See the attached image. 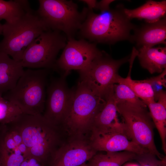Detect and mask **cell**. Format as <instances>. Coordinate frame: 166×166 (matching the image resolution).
Here are the masks:
<instances>
[{"label": "cell", "instance_id": "83f0119b", "mask_svg": "<svg viewBox=\"0 0 166 166\" xmlns=\"http://www.w3.org/2000/svg\"><path fill=\"white\" fill-rule=\"evenodd\" d=\"M114 1L113 0H102L97 2L96 9L100 10L101 12L108 10L110 9V4Z\"/></svg>", "mask_w": 166, "mask_h": 166}, {"label": "cell", "instance_id": "2e32d148", "mask_svg": "<svg viewBox=\"0 0 166 166\" xmlns=\"http://www.w3.org/2000/svg\"><path fill=\"white\" fill-rule=\"evenodd\" d=\"M165 17L156 22L145 24L137 30L131 40L135 41L137 45L153 47L157 44H166Z\"/></svg>", "mask_w": 166, "mask_h": 166}, {"label": "cell", "instance_id": "ac0fdd59", "mask_svg": "<svg viewBox=\"0 0 166 166\" xmlns=\"http://www.w3.org/2000/svg\"><path fill=\"white\" fill-rule=\"evenodd\" d=\"M137 56L141 66L151 74L161 73L166 69V48L145 46L140 47Z\"/></svg>", "mask_w": 166, "mask_h": 166}, {"label": "cell", "instance_id": "d4e9b609", "mask_svg": "<svg viewBox=\"0 0 166 166\" xmlns=\"http://www.w3.org/2000/svg\"><path fill=\"white\" fill-rule=\"evenodd\" d=\"M22 113L16 105L2 97H0V124L5 125L11 123Z\"/></svg>", "mask_w": 166, "mask_h": 166}, {"label": "cell", "instance_id": "52a82bcc", "mask_svg": "<svg viewBox=\"0 0 166 166\" xmlns=\"http://www.w3.org/2000/svg\"><path fill=\"white\" fill-rule=\"evenodd\" d=\"M117 112L122 117L125 132L129 139L160 159L164 156L158 151L154 140V123L146 105L117 104Z\"/></svg>", "mask_w": 166, "mask_h": 166}, {"label": "cell", "instance_id": "8992f818", "mask_svg": "<svg viewBox=\"0 0 166 166\" xmlns=\"http://www.w3.org/2000/svg\"><path fill=\"white\" fill-rule=\"evenodd\" d=\"M3 38L0 42V52L14 60L21 61L28 46L44 31L49 30L32 10L15 22L3 25Z\"/></svg>", "mask_w": 166, "mask_h": 166}, {"label": "cell", "instance_id": "44dd1931", "mask_svg": "<svg viewBox=\"0 0 166 166\" xmlns=\"http://www.w3.org/2000/svg\"><path fill=\"white\" fill-rule=\"evenodd\" d=\"M31 10L27 0H0V20L4 19L7 23L15 22Z\"/></svg>", "mask_w": 166, "mask_h": 166}, {"label": "cell", "instance_id": "1f68e13d", "mask_svg": "<svg viewBox=\"0 0 166 166\" xmlns=\"http://www.w3.org/2000/svg\"><path fill=\"white\" fill-rule=\"evenodd\" d=\"M2 125V124H0V130L1 128Z\"/></svg>", "mask_w": 166, "mask_h": 166}, {"label": "cell", "instance_id": "5b68a950", "mask_svg": "<svg viewBox=\"0 0 166 166\" xmlns=\"http://www.w3.org/2000/svg\"><path fill=\"white\" fill-rule=\"evenodd\" d=\"M38 1L39 7L36 13L47 28L62 32L67 40L74 38L85 19L88 8L84 7L79 11L72 0Z\"/></svg>", "mask_w": 166, "mask_h": 166}, {"label": "cell", "instance_id": "d6986e66", "mask_svg": "<svg viewBox=\"0 0 166 166\" xmlns=\"http://www.w3.org/2000/svg\"><path fill=\"white\" fill-rule=\"evenodd\" d=\"M123 11L130 20L133 18L143 19L147 23H153L165 17L166 1L149 0L137 8L132 10L124 8Z\"/></svg>", "mask_w": 166, "mask_h": 166}, {"label": "cell", "instance_id": "f546056e", "mask_svg": "<svg viewBox=\"0 0 166 166\" xmlns=\"http://www.w3.org/2000/svg\"><path fill=\"white\" fill-rule=\"evenodd\" d=\"M3 25L0 22V35L2 34L3 30Z\"/></svg>", "mask_w": 166, "mask_h": 166}, {"label": "cell", "instance_id": "4dcf8cb0", "mask_svg": "<svg viewBox=\"0 0 166 166\" xmlns=\"http://www.w3.org/2000/svg\"><path fill=\"white\" fill-rule=\"evenodd\" d=\"M80 166H89L87 163H85Z\"/></svg>", "mask_w": 166, "mask_h": 166}, {"label": "cell", "instance_id": "ba28073f", "mask_svg": "<svg viewBox=\"0 0 166 166\" xmlns=\"http://www.w3.org/2000/svg\"><path fill=\"white\" fill-rule=\"evenodd\" d=\"M67 39L60 31H44L25 50L21 61L22 66L33 69H53L57 55L65 46Z\"/></svg>", "mask_w": 166, "mask_h": 166}, {"label": "cell", "instance_id": "3957f363", "mask_svg": "<svg viewBox=\"0 0 166 166\" xmlns=\"http://www.w3.org/2000/svg\"><path fill=\"white\" fill-rule=\"evenodd\" d=\"M48 70L45 69L24 70L15 87L2 97L18 106L23 113L42 114Z\"/></svg>", "mask_w": 166, "mask_h": 166}, {"label": "cell", "instance_id": "603a6c76", "mask_svg": "<svg viewBox=\"0 0 166 166\" xmlns=\"http://www.w3.org/2000/svg\"><path fill=\"white\" fill-rule=\"evenodd\" d=\"M116 83L126 85L145 104L156 101L155 94L152 88L146 80H134L132 79L130 76L123 78L118 75L116 80Z\"/></svg>", "mask_w": 166, "mask_h": 166}, {"label": "cell", "instance_id": "4316f807", "mask_svg": "<svg viewBox=\"0 0 166 166\" xmlns=\"http://www.w3.org/2000/svg\"><path fill=\"white\" fill-rule=\"evenodd\" d=\"M20 166H45L37 159L29 155L22 162Z\"/></svg>", "mask_w": 166, "mask_h": 166}, {"label": "cell", "instance_id": "277c9868", "mask_svg": "<svg viewBox=\"0 0 166 166\" xmlns=\"http://www.w3.org/2000/svg\"><path fill=\"white\" fill-rule=\"evenodd\" d=\"M62 124L77 138L91 131L94 119L105 106L106 99L95 94L78 82Z\"/></svg>", "mask_w": 166, "mask_h": 166}, {"label": "cell", "instance_id": "30bf717a", "mask_svg": "<svg viewBox=\"0 0 166 166\" xmlns=\"http://www.w3.org/2000/svg\"><path fill=\"white\" fill-rule=\"evenodd\" d=\"M102 51L97 48L96 43L85 39L68 40L53 69L66 76L72 70L79 71L86 67Z\"/></svg>", "mask_w": 166, "mask_h": 166}, {"label": "cell", "instance_id": "9a60e30c", "mask_svg": "<svg viewBox=\"0 0 166 166\" xmlns=\"http://www.w3.org/2000/svg\"><path fill=\"white\" fill-rule=\"evenodd\" d=\"M105 99V105L95 117L92 129L100 131L114 130L125 132L123 123L119 122L117 118V103L113 87Z\"/></svg>", "mask_w": 166, "mask_h": 166}, {"label": "cell", "instance_id": "8fae6325", "mask_svg": "<svg viewBox=\"0 0 166 166\" xmlns=\"http://www.w3.org/2000/svg\"><path fill=\"white\" fill-rule=\"evenodd\" d=\"M66 76L52 79L47 87L43 116L54 124H62L70 105L74 89H69Z\"/></svg>", "mask_w": 166, "mask_h": 166}, {"label": "cell", "instance_id": "7402d4cb", "mask_svg": "<svg viewBox=\"0 0 166 166\" xmlns=\"http://www.w3.org/2000/svg\"><path fill=\"white\" fill-rule=\"evenodd\" d=\"M136 154L126 151L96 154L87 164L89 166H121L125 162L134 160Z\"/></svg>", "mask_w": 166, "mask_h": 166}, {"label": "cell", "instance_id": "9c48e42d", "mask_svg": "<svg viewBox=\"0 0 166 166\" xmlns=\"http://www.w3.org/2000/svg\"><path fill=\"white\" fill-rule=\"evenodd\" d=\"M129 59L126 57L115 60L102 51L86 67L79 70V82L97 95L105 99L115 84L120 66Z\"/></svg>", "mask_w": 166, "mask_h": 166}, {"label": "cell", "instance_id": "7c38bea8", "mask_svg": "<svg viewBox=\"0 0 166 166\" xmlns=\"http://www.w3.org/2000/svg\"><path fill=\"white\" fill-rule=\"evenodd\" d=\"M89 143L97 152L129 151L136 154L149 152L131 140L124 131H100L92 128Z\"/></svg>", "mask_w": 166, "mask_h": 166}, {"label": "cell", "instance_id": "7a4b0ae2", "mask_svg": "<svg viewBox=\"0 0 166 166\" xmlns=\"http://www.w3.org/2000/svg\"><path fill=\"white\" fill-rule=\"evenodd\" d=\"M124 14L123 9H111L99 14L88 10L79 31L81 38L95 43L113 44L131 39L134 26Z\"/></svg>", "mask_w": 166, "mask_h": 166}, {"label": "cell", "instance_id": "f1b7e54d", "mask_svg": "<svg viewBox=\"0 0 166 166\" xmlns=\"http://www.w3.org/2000/svg\"><path fill=\"white\" fill-rule=\"evenodd\" d=\"M79 1L86 4L88 6V8L91 10L93 9H96L97 1L95 0H81Z\"/></svg>", "mask_w": 166, "mask_h": 166}, {"label": "cell", "instance_id": "4fadbf2b", "mask_svg": "<svg viewBox=\"0 0 166 166\" xmlns=\"http://www.w3.org/2000/svg\"><path fill=\"white\" fill-rule=\"evenodd\" d=\"M29 153L19 132L11 123L0 130V166H20Z\"/></svg>", "mask_w": 166, "mask_h": 166}, {"label": "cell", "instance_id": "cb8c5ba5", "mask_svg": "<svg viewBox=\"0 0 166 166\" xmlns=\"http://www.w3.org/2000/svg\"><path fill=\"white\" fill-rule=\"evenodd\" d=\"M113 91L117 104H125L137 106L146 105L125 85L119 83L114 84Z\"/></svg>", "mask_w": 166, "mask_h": 166}, {"label": "cell", "instance_id": "ffe728a7", "mask_svg": "<svg viewBox=\"0 0 166 166\" xmlns=\"http://www.w3.org/2000/svg\"><path fill=\"white\" fill-rule=\"evenodd\" d=\"M157 101L145 104L149 109V113L157 128L162 142V149L166 154V93L163 90L156 96Z\"/></svg>", "mask_w": 166, "mask_h": 166}, {"label": "cell", "instance_id": "484cf974", "mask_svg": "<svg viewBox=\"0 0 166 166\" xmlns=\"http://www.w3.org/2000/svg\"><path fill=\"white\" fill-rule=\"evenodd\" d=\"M154 155L147 152L136 154L135 160L140 166H166V156L163 159L158 160Z\"/></svg>", "mask_w": 166, "mask_h": 166}, {"label": "cell", "instance_id": "6da1fadb", "mask_svg": "<svg viewBox=\"0 0 166 166\" xmlns=\"http://www.w3.org/2000/svg\"><path fill=\"white\" fill-rule=\"evenodd\" d=\"M10 123L20 134L29 155L47 166L60 146L59 126L48 121L42 114L22 113Z\"/></svg>", "mask_w": 166, "mask_h": 166}, {"label": "cell", "instance_id": "5bb4252c", "mask_svg": "<svg viewBox=\"0 0 166 166\" xmlns=\"http://www.w3.org/2000/svg\"><path fill=\"white\" fill-rule=\"evenodd\" d=\"M89 142L77 138L61 145L47 166H80L97 153Z\"/></svg>", "mask_w": 166, "mask_h": 166}, {"label": "cell", "instance_id": "e0dca14e", "mask_svg": "<svg viewBox=\"0 0 166 166\" xmlns=\"http://www.w3.org/2000/svg\"><path fill=\"white\" fill-rule=\"evenodd\" d=\"M24 71L21 61L0 52V97L15 87Z\"/></svg>", "mask_w": 166, "mask_h": 166}]
</instances>
